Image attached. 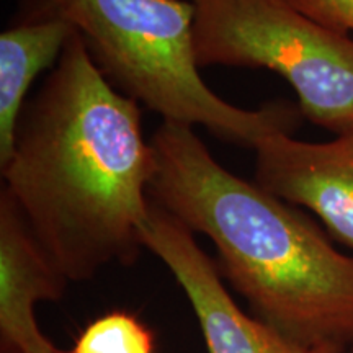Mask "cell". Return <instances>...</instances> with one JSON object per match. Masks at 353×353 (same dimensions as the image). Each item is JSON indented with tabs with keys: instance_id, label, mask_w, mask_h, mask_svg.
Listing matches in <instances>:
<instances>
[{
	"instance_id": "277c9868",
	"label": "cell",
	"mask_w": 353,
	"mask_h": 353,
	"mask_svg": "<svg viewBox=\"0 0 353 353\" xmlns=\"http://www.w3.org/2000/svg\"><path fill=\"white\" fill-rule=\"evenodd\" d=\"M200 68H265L293 87L303 114L337 134L353 128V39L288 0H193Z\"/></svg>"
},
{
	"instance_id": "7a4b0ae2",
	"label": "cell",
	"mask_w": 353,
	"mask_h": 353,
	"mask_svg": "<svg viewBox=\"0 0 353 353\" xmlns=\"http://www.w3.org/2000/svg\"><path fill=\"white\" fill-rule=\"evenodd\" d=\"M149 198L218 250L250 309L306 347H353V259L293 205L231 174L192 126L162 121Z\"/></svg>"
},
{
	"instance_id": "8fae6325",
	"label": "cell",
	"mask_w": 353,
	"mask_h": 353,
	"mask_svg": "<svg viewBox=\"0 0 353 353\" xmlns=\"http://www.w3.org/2000/svg\"><path fill=\"white\" fill-rule=\"evenodd\" d=\"M341 353H353V348L350 347V348H347V350H343V352H341Z\"/></svg>"
},
{
	"instance_id": "30bf717a",
	"label": "cell",
	"mask_w": 353,
	"mask_h": 353,
	"mask_svg": "<svg viewBox=\"0 0 353 353\" xmlns=\"http://www.w3.org/2000/svg\"><path fill=\"white\" fill-rule=\"evenodd\" d=\"M309 19L335 32H353V0H288Z\"/></svg>"
},
{
	"instance_id": "52a82bcc",
	"label": "cell",
	"mask_w": 353,
	"mask_h": 353,
	"mask_svg": "<svg viewBox=\"0 0 353 353\" xmlns=\"http://www.w3.org/2000/svg\"><path fill=\"white\" fill-rule=\"evenodd\" d=\"M68 278L52 262L6 188L0 193V332L19 353H59L38 327L34 307L59 301Z\"/></svg>"
},
{
	"instance_id": "7c38bea8",
	"label": "cell",
	"mask_w": 353,
	"mask_h": 353,
	"mask_svg": "<svg viewBox=\"0 0 353 353\" xmlns=\"http://www.w3.org/2000/svg\"><path fill=\"white\" fill-rule=\"evenodd\" d=\"M352 348H353V347H352Z\"/></svg>"
},
{
	"instance_id": "5b68a950",
	"label": "cell",
	"mask_w": 353,
	"mask_h": 353,
	"mask_svg": "<svg viewBox=\"0 0 353 353\" xmlns=\"http://www.w3.org/2000/svg\"><path fill=\"white\" fill-rule=\"evenodd\" d=\"M139 239L144 249L169 268L187 294L205 339L206 353L343 352L301 345L259 317L245 314L228 293L214 262L198 245L193 232L152 200Z\"/></svg>"
},
{
	"instance_id": "9c48e42d",
	"label": "cell",
	"mask_w": 353,
	"mask_h": 353,
	"mask_svg": "<svg viewBox=\"0 0 353 353\" xmlns=\"http://www.w3.org/2000/svg\"><path fill=\"white\" fill-rule=\"evenodd\" d=\"M70 353H154V339L134 316L110 312L88 324Z\"/></svg>"
},
{
	"instance_id": "3957f363",
	"label": "cell",
	"mask_w": 353,
	"mask_h": 353,
	"mask_svg": "<svg viewBox=\"0 0 353 353\" xmlns=\"http://www.w3.org/2000/svg\"><path fill=\"white\" fill-rule=\"evenodd\" d=\"M21 20L61 19L74 26L105 79L136 103L223 141L254 148L273 132H293L299 112L285 101L239 108L200 74L195 6L185 0H21Z\"/></svg>"
},
{
	"instance_id": "8992f818",
	"label": "cell",
	"mask_w": 353,
	"mask_h": 353,
	"mask_svg": "<svg viewBox=\"0 0 353 353\" xmlns=\"http://www.w3.org/2000/svg\"><path fill=\"white\" fill-rule=\"evenodd\" d=\"M254 149L255 183L290 205L311 210L353 249V128L327 143L273 132Z\"/></svg>"
},
{
	"instance_id": "6da1fadb",
	"label": "cell",
	"mask_w": 353,
	"mask_h": 353,
	"mask_svg": "<svg viewBox=\"0 0 353 353\" xmlns=\"http://www.w3.org/2000/svg\"><path fill=\"white\" fill-rule=\"evenodd\" d=\"M154 174L138 103L105 79L74 30L21 112L3 188L63 275L83 281L139 255Z\"/></svg>"
},
{
	"instance_id": "ba28073f",
	"label": "cell",
	"mask_w": 353,
	"mask_h": 353,
	"mask_svg": "<svg viewBox=\"0 0 353 353\" xmlns=\"http://www.w3.org/2000/svg\"><path fill=\"white\" fill-rule=\"evenodd\" d=\"M61 19L20 20L0 34V169L13 154L17 125L38 74L52 69L72 37Z\"/></svg>"
}]
</instances>
